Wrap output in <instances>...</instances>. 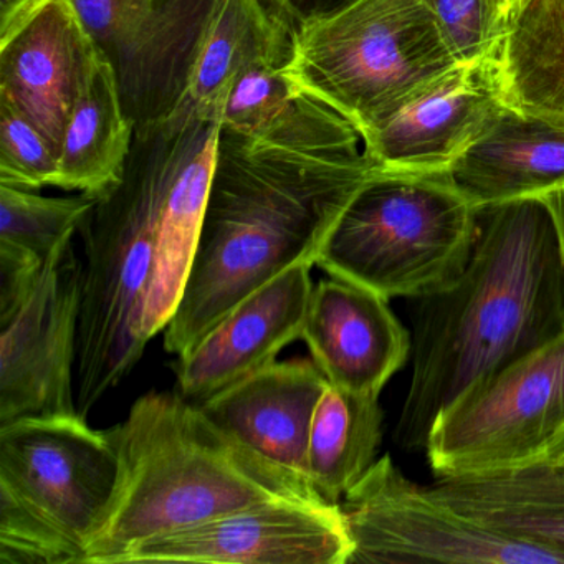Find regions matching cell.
<instances>
[{
  "instance_id": "4dcf8cb0",
  "label": "cell",
  "mask_w": 564,
  "mask_h": 564,
  "mask_svg": "<svg viewBox=\"0 0 564 564\" xmlns=\"http://www.w3.org/2000/svg\"><path fill=\"white\" fill-rule=\"evenodd\" d=\"M490 475H497L501 480L513 485V487L521 488V490L564 498V468L546 467V465H528V467Z\"/></svg>"
},
{
  "instance_id": "cb8c5ba5",
  "label": "cell",
  "mask_w": 564,
  "mask_h": 564,
  "mask_svg": "<svg viewBox=\"0 0 564 564\" xmlns=\"http://www.w3.org/2000/svg\"><path fill=\"white\" fill-rule=\"evenodd\" d=\"M432 487L468 517L564 557V498L521 490L497 475L437 478Z\"/></svg>"
},
{
  "instance_id": "9a60e30c",
  "label": "cell",
  "mask_w": 564,
  "mask_h": 564,
  "mask_svg": "<svg viewBox=\"0 0 564 564\" xmlns=\"http://www.w3.org/2000/svg\"><path fill=\"white\" fill-rule=\"evenodd\" d=\"M310 263H296L250 293L189 352L174 362L177 389L203 404L234 382L273 365L302 339L313 283Z\"/></svg>"
},
{
  "instance_id": "e0dca14e",
  "label": "cell",
  "mask_w": 564,
  "mask_h": 564,
  "mask_svg": "<svg viewBox=\"0 0 564 564\" xmlns=\"http://www.w3.org/2000/svg\"><path fill=\"white\" fill-rule=\"evenodd\" d=\"M328 384L313 359H286L234 382L199 405L240 444L308 481L310 429Z\"/></svg>"
},
{
  "instance_id": "5bb4252c",
  "label": "cell",
  "mask_w": 564,
  "mask_h": 564,
  "mask_svg": "<svg viewBox=\"0 0 564 564\" xmlns=\"http://www.w3.org/2000/svg\"><path fill=\"white\" fill-rule=\"evenodd\" d=\"M101 58L74 0H47L0 35V100L22 111L61 156L75 105Z\"/></svg>"
},
{
  "instance_id": "7a4b0ae2",
  "label": "cell",
  "mask_w": 564,
  "mask_h": 564,
  "mask_svg": "<svg viewBox=\"0 0 564 564\" xmlns=\"http://www.w3.org/2000/svg\"><path fill=\"white\" fill-rule=\"evenodd\" d=\"M462 275L417 299L411 384L394 438L424 451L442 411L478 382L564 332V265L540 197L477 207Z\"/></svg>"
},
{
  "instance_id": "f546056e",
  "label": "cell",
  "mask_w": 564,
  "mask_h": 564,
  "mask_svg": "<svg viewBox=\"0 0 564 564\" xmlns=\"http://www.w3.org/2000/svg\"><path fill=\"white\" fill-rule=\"evenodd\" d=\"M349 0H257L263 14L275 28L295 37L305 25L338 11Z\"/></svg>"
},
{
  "instance_id": "ffe728a7",
  "label": "cell",
  "mask_w": 564,
  "mask_h": 564,
  "mask_svg": "<svg viewBox=\"0 0 564 564\" xmlns=\"http://www.w3.org/2000/svg\"><path fill=\"white\" fill-rule=\"evenodd\" d=\"M494 64L507 108L564 123V0H514Z\"/></svg>"
},
{
  "instance_id": "1f68e13d",
  "label": "cell",
  "mask_w": 564,
  "mask_h": 564,
  "mask_svg": "<svg viewBox=\"0 0 564 564\" xmlns=\"http://www.w3.org/2000/svg\"><path fill=\"white\" fill-rule=\"evenodd\" d=\"M47 0H0V35L14 31Z\"/></svg>"
},
{
  "instance_id": "836d02e7",
  "label": "cell",
  "mask_w": 564,
  "mask_h": 564,
  "mask_svg": "<svg viewBox=\"0 0 564 564\" xmlns=\"http://www.w3.org/2000/svg\"><path fill=\"white\" fill-rule=\"evenodd\" d=\"M531 465L564 468V429L550 442V445L544 448L543 454Z\"/></svg>"
},
{
  "instance_id": "52a82bcc",
  "label": "cell",
  "mask_w": 564,
  "mask_h": 564,
  "mask_svg": "<svg viewBox=\"0 0 564 564\" xmlns=\"http://www.w3.org/2000/svg\"><path fill=\"white\" fill-rule=\"evenodd\" d=\"M564 429V332L468 389L438 414L425 454L435 478L533 464Z\"/></svg>"
},
{
  "instance_id": "277c9868",
  "label": "cell",
  "mask_w": 564,
  "mask_h": 564,
  "mask_svg": "<svg viewBox=\"0 0 564 564\" xmlns=\"http://www.w3.org/2000/svg\"><path fill=\"white\" fill-rule=\"evenodd\" d=\"M189 113L183 101L170 117L134 127L123 174L98 196L78 230L85 257L75 395L82 417L133 372L151 341L148 300Z\"/></svg>"
},
{
  "instance_id": "2e32d148",
  "label": "cell",
  "mask_w": 564,
  "mask_h": 564,
  "mask_svg": "<svg viewBox=\"0 0 564 564\" xmlns=\"http://www.w3.org/2000/svg\"><path fill=\"white\" fill-rule=\"evenodd\" d=\"M302 339L329 384L368 395L381 394L412 351L386 296L332 275L313 286Z\"/></svg>"
},
{
  "instance_id": "7402d4cb",
  "label": "cell",
  "mask_w": 564,
  "mask_h": 564,
  "mask_svg": "<svg viewBox=\"0 0 564 564\" xmlns=\"http://www.w3.org/2000/svg\"><path fill=\"white\" fill-rule=\"evenodd\" d=\"M379 395L328 384L316 405L306 452V475L322 500L338 501L376 462L382 438Z\"/></svg>"
},
{
  "instance_id": "8fae6325",
  "label": "cell",
  "mask_w": 564,
  "mask_h": 564,
  "mask_svg": "<svg viewBox=\"0 0 564 564\" xmlns=\"http://www.w3.org/2000/svg\"><path fill=\"white\" fill-rule=\"evenodd\" d=\"M84 260L67 242L29 295L0 316V425L78 414L75 395Z\"/></svg>"
},
{
  "instance_id": "e575fe53",
  "label": "cell",
  "mask_w": 564,
  "mask_h": 564,
  "mask_svg": "<svg viewBox=\"0 0 564 564\" xmlns=\"http://www.w3.org/2000/svg\"><path fill=\"white\" fill-rule=\"evenodd\" d=\"M514 0H508V4H513Z\"/></svg>"
},
{
  "instance_id": "f1b7e54d",
  "label": "cell",
  "mask_w": 564,
  "mask_h": 564,
  "mask_svg": "<svg viewBox=\"0 0 564 564\" xmlns=\"http://www.w3.org/2000/svg\"><path fill=\"white\" fill-rule=\"evenodd\" d=\"M427 4L458 64L495 54L510 11L508 0H427Z\"/></svg>"
},
{
  "instance_id": "6da1fadb",
  "label": "cell",
  "mask_w": 564,
  "mask_h": 564,
  "mask_svg": "<svg viewBox=\"0 0 564 564\" xmlns=\"http://www.w3.org/2000/svg\"><path fill=\"white\" fill-rule=\"evenodd\" d=\"M378 170L358 128L305 91L262 133L220 123L196 252L164 328L166 351L186 355L273 276L316 265L329 230Z\"/></svg>"
},
{
  "instance_id": "ac0fdd59",
  "label": "cell",
  "mask_w": 564,
  "mask_h": 564,
  "mask_svg": "<svg viewBox=\"0 0 564 564\" xmlns=\"http://www.w3.org/2000/svg\"><path fill=\"white\" fill-rule=\"evenodd\" d=\"M447 176L474 207L543 196L564 184V123L505 108Z\"/></svg>"
},
{
  "instance_id": "44dd1931",
  "label": "cell",
  "mask_w": 564,
  "mask_h": 564,
  "mask_svg": "<svg viewBox=\"0 0 564 564\" xmlns=\"http://www.w3.org/2000/svg\"><path fill=\"white\" fill-rule=\"evenodd\" d=\"M134 124L121 104L117 77L101 58L68 121L55 187L101 196L127 166Z\"/></svg>"
},
{
  "instance_id": "4fadbf2b",
  "label": "cell",
  "mask_w": 564,
  "mask_h": 564,
  "mask_svg": "<svg viewBox=\"0 0 564 564\" xmlns=\"http://www.w3.org/2000/svg\"><path fill=\"white\" fill-rule=\"evenodd\" d=\"M494 55L457 65L365 134L379 170L447 173L503 113Z\"/></svg>"
},
{
  "instance_id": "d6986e66",
  "label": "cell",
  "mask_w": 564,
  "mask_h": 564,
  "mask_svg": "<svg viewBox=\"0 0 564 564\" xmlns=\"http://www.w3.org/2000/svg\"><path fill=\"white\" fill-rule=\"evenodd\" d=\"M187 101V100H184ZM191 107L183 147L167 186L160 260L147 308V335L164 332L183 295L196 252L216 160L220 115Z\"/></svg>"
},
{
  "instance_id": "8992f818",
  "label": "cell",
  "mask_w": 564,
  "mask_h": 564,
  "mask_svg": "<svg viewBox=\"0 0 564 564\" xmlns=\"http://www.w3.org/2000/svg\"><path fill=\"white\" fill-rule=\"evenodd\" d=\"M457 65L427 0H349L293 37L285 72L365 138Z\"/></svg>"
},
{
  "instance_id": "d6a6232c",
  "label": "cell",
  "mask_w": 564,
  "mask_h": 564,
  "mask_svg": "<svg viewBox=\"0 0 564 564\" xmlns=\"http://www.w3.org/2000/svg\"><path fill=\"white\" fill-rule=\"evenodd\" d=\"M546 209L550 210L551 220H553L554 234H556L557 249H560L561 260L564 265V184L556 189L547 191L540 196Z\"/></svg>"
},
{
  "instance_id": "d4e9b609",
  "label": "cell",
  "mask_w": 564,
  "mask_h": 564,
  "mask_svg": "<svg viewBox=\"0 0 564 564\" xmlns=\"http://www.w3.org/2000/svg\"><path fill=\"white\" fill-rule=\"evenodd\" d=\"M98 196H42L41 191L0 184V246L47 262L70 242Z\"/></svg>"
},
{
  "instance_id": "3957f363",
  "label": "cell",
  "mask_w": 564,
  "mask_h": 564,
  "mask_svg": "<svg viewBox=\"0 0 564 564\" xmlns=\"http://www.w3.org/2000/svg\"><path fill=\"white\" fill-rule=\"evenodd\" d=\"M120 475L85 564H121L147 541L273 500L322 501L177 391H151L115 425Z\"/></svg>"
},
{
  "instance_id": "83f0119b",
  "label": "cell",
  "mask_w": 564,
  "mask_h": 564,
  "mask_svg": "<svg viewBox=\"0 0 564 564\" xmlns=\"http://www.w3.org/2000/svg\"><path fill=\"white\" fill-rule=\"evenodd\" d=\"M58 154L42 131L0 100V184L42 191L57 184Z\"/></svg>"
},
{
  "instance_id": "603a6c76",
  "label": "cell",
  "mask_w": 564,
  "mask_h": 564,
  "mask_svg": "<svg viewBox=\"0 0 564 564\" xmlns=\"http://www.w3.org/2000/svg\"><path fill=\"white\" fill-rule=\"evenodd\" d=\"M292 54V37L272 24L257 0H227L200 48L184 100L223 117L234 82L257 62Z\"/></svg>"
},
{
  "instance_id": "5b68a950",
  "label": "cell",
  "mask_w": 564,
  "mask_h": 564,
  "mask_svg": "<svg viewBox=\"0 0 564 564\" xmlns=\"http://www.w3.org/2000/svg\"><path fill=\"white\" fill-rule=\"evenodd\" d=\"M477 207L447 173L378 170L329 230L316 265L386 299H424L464 272Z\"/></svg>"
},
{
  "instance_id": "4316f807",
  "label": "cell",
  "mask_w": 564,
  "mask_h": 564,
  "mask_svg": "<svg viewBox=\"0 0 564 564\" xmlns=\"http://www.w3.org/2000/svg\"><path fill=\"white\" fill-rule=\"evenodd\" d=\"M85 553L47 518L0 487V564H84Z\"/></svg>"
},
{
  "instance_id": "484cf974",
  "label": "cell",
  "mask_w": 564,
  "mask_h": 564,
  "mask_svg": "<svg viewBox=\"0 0 564 564\" xmlns=\"http://www.w3.org/2000/svg\"><path fill=\"white\" fill-rule=\"evenodd\" d=\"M286 64L285 58H270L243 70L224 105L223 127L257 134L286 117L302 95L286 75Z\"/></svg>"
},
{
  "instance_id": "7c38bea8",
  "label": "cell",
  "mask_w": 564,
  "mask_h": 564,
  "mask_svg": "<svg viewBox=\"0 0 564 564\" xmlns=\"http://www.w3.org/2000/svg\"><path fill=\"white\" fill-rule=\"evenodd\" d=\"M351 551L338 505L273 500L153 538L121 564H348Z\"/></svg>"
},
{
  "instance_id": "ba28073f",
  "label": "cell",
  "mask_w": 564,
  "mask_h": 564,
  "mask_svg": "<svg viewBox=\"0 0 564 564\" xmlns=\"http://www.w3.org/2000/svg\"><path fill=\"white\" fill-rule=\"evenodd\" d=\"M351 540L348 564H564V557L514 540L409 480L391 455L376 460L338 501Z\"/></svg>"
},
{
  "instance_id": "30bf717a",
  "label": "cell",
  "mask_w": 564,
  "mask_h": 564,
  "mask_svg": "<svg viewBox=\"0 0 564 564\" xmlns=\"http://www.w3.org/2000/svg\"><path fill=\"white\" fill-rule=\"evenodd\" d=\"M227 0H74L117 77L134 127L170 117L186 98L200 48Z\"/></svg>"
},
{
  "instance_id": "9c48e42d",
  "label": "cell",
  "mask_w": 564,
  "mask_h": 564,
  "mask_svg": "<svg viewBox=\"0 0 564 564\" xmlns=\"http://www.w3.org/2000/svg\"><path fill=\"white\" fill-rule=\"evenodd\" d=\"M118 475L115 427L95 431L80 414L0 425V487L47 518L85 556L110 510Z\"/></svg>"
}]
</instances>
